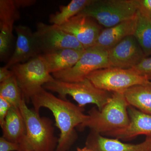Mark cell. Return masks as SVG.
Here are the masks:
<instances>
[{"label": "cell", "mask_w": 151, "mask_h": 151, "mask_svg": "<svg viewBox=\"0 0 151 151\" xmlns=\"http://www.w3.org/2000/svg\"><path fill=\"white\" fill-rule=\"evenodd\" d=\"M19 8L14 0L0 1V57L3 60L7 56L13 40L15 22L19 18Z\"/></svg>", "instance_id": "obj_13"}, {"label": "cell", "mask_w": 151, "mask_h": 151, "mask_svg": "<svg viewBox=\"0 0 151 151\" xmlns=\"http://www.w3.org/2000/svg\"><path fill=\"white\" fill-rule=\"evenodd\" d=\"M14 28L17 35L16 43L13 54L5 65L8 68L16 64L28 61L41 53L34 32L30 28L21 25L15 27Z\"/></svg>", "instance_id": "obj_12"}, {"label": "cell", "mask_w": 151, "mask_h": 151, "mask_svg": "<svg viewBox=\"0 0 151 151\" xmlns=\"http://www.w3.org/2000/svg\"><path fill=\"white\" fill-rule=\"evenodd\" d=\"M132 68L138 74L147 77L149 81L151 80V55L146 57Z\"/></svg>", "instance_id": "obj_23"}, {"label": "cell", "mask_w": 151, "mask_h": 151, "mask_svg": "<svg viewBox=\"0 0 151 151\" xmlns=\"http://www.w3.org/2000/svg\"><path fill=\"white\" fill-rule=\"evenodd\" d=\"M129 105L124 92H113L111 98L101 111L97 108L89 111L88 118L78 127L88 128L92 132L105 135L129 126Z\"/></svg>", "instance_id": "obj_2"}, {"label": "cell", "mask_w": 151, "mask_h": 151, "mask_svg": "<svg viewBox=\"0 0 151 151\" xmlns=\"http://www.w3.org/2000/svg\"><path fill=\"white\" fill-rule=\"evenodd\" d=\"M11 68L26 102L30 101L43 88L42 86L55 79L49 72L41 55Z\"/></svg>", "instance_id": "obj_6"}, {"label": "cell", "mask_w": 151, "mask_h": 151, "mask_svg": "<svg viewBox=\"0 0 151 151\" xmlns=\"http://www.w3.org/2000/svg\"><path fill=\"white\" fill-rule=\"evenodd\" d=\"M85 50L65 49L41 55L49 72L53 73L71 68L78 62Z\"/></svg>", "instance_id": "obj_17"}, {"label": "cell", "mask_w": 151, "mask_h": 151, "mask_svg": "<svg viewBox=\"0 0 151 151\" xmlns=\"http://www.w3.org/2000/svg\"><path fill=\"white\" fill-rule=\"evenodd\" d=\"M137 22V15L134 18L122 22L112 27L102 30L95 45L109 50L125 38L134 35Z\"/></svg>", "instance_id": "obj_16"}, {"label": "cell", "mask_w": 151, "mask_h": 151, "mask_svg": "<svg viewBox=\"0 0 151 151\" xmlns=\"http://www.w3.org/2000/svg\"><path fill=\"white\" fill-rule=\"evenodd\" d=\"M146 57L151 55V20L138 12L137 22L134 35Z\"/></svg>", "instance_id": "obj_21"}, {"label": "cell", "mask_w": 151, "mask_h": 151, "mask_svg": "<svg viewBox=\"0 0 151 151\" xmlns=\"http://www.w3.org/2000/svg\"><path fill=\"white\" fill-rule=\"evenodd\" d=\"M150 83L151 84V81H150Z\"/></svg>", "instance_id": "obj_30"}, {"label": "cell", "mask_w": 151, "mask_h": 151, "mask_svg": "<svg viewBox=\"0 0 151 151\" xmlns=\"http://www.w3.org/2000/svg\"><path fill=\"white\" fill-rule=\"evenodd\" d=\"M0 151H21L19 143L13 142L3 137L0 138Z\"/></svg>", "instance_id": "obj_25"}, {"label": "cell", "mask_w": 151, "mask_h": 151, "mask_svg": "<svg viewBox=\"0 0 151 151\" xmlns=\"http://www.w3.org/2000/svg\"><path fill=\"white\" fill-rule=\"evenodd\" d=\"M145 57L142 47L134 35L125 38L108 50L111 67L132 68Z\"/></svg>", "instance_id": "obj_11"}, {"label": "cell", "mask_w": 151, "mask_h": 151, "mask_svg": "<svg viewBox=\"0 0 151 151\" xmlns=\"http://www.w3.org/2000/svg\"><path fill=\"white\" fill-rule=\"evenodd\" d=\"M138 12L143 16L151 20V0H136Z\"/></svg>", "instance_id": "obj_24"}, {"label": "cell", "mask_w": 151, "mask_h": 151, "mask_svg": "<svg viewBox=\"0 0 151 151\" xmlns=\"http://www.w3.org/2000/svg\"><path fill=\"white\" fill-rule=\"evenodd\" d=\"M128 111L130 119L129 126L105 135L124 140L129 139L140 135L151 137V116L130 105Z\"/></svg>", "instance_id": "obj_15"}, {"label": "cell", "mask_w": 151, "mask_h": 151, "mask_svg": "<svg viewBox=\"0 0 151 151\" xmlns=\"http://www.w3.org/2000/svg\"><path fill=\"white\" fill-rule=\"evenodd\" d=\"M58 26L75 37L85 49L96 45L102 30L101 26L94 19L81 14Z\"/></svg>", "instance_id": "obj_10"}, {"label": "cell", "mask_w": 151, "mask_h": 151, "mask_svg": "<svg viewBox=\"0 0 151 151\" xmlns=\"http://www.w3.org/2000/svg\"><path fill=\"white\" fill-rule=\"evenodd\" d=\"M26 127V136L21 144V151H55L58 139L50 119L41 117L29 109L25 99L19 107Z\"/></svg>", "instance_id": "obj_3"}, {"label": "cell", "mask_w": 151, "mask_h": 151, "mask_svg": "<svg viewBox=\"0 0 151 151\" xmlns=\"http://www.w3.org/2000/svg\"><path fill=\"white\" fill-rule=\"evenodd\" d=\"M11 105L2 97H0V125L2 126L4 122L7 115L8 113Z\"/></svg>", "instance_id": "obj_26"}, {"label": "cell", "mask_w": 151, "mask_h": 151, "mask_svg": "<svg viewBox=\"0 0 151 151\" xmlns=\"http://www.w3.org/2000/svg\"><path fill=\"white\" fill-rule=\"evenodd\" d=\"M86 147L94 151H151V137H147L142 142L134 145L104 137L91 131L86 139Z\"/></svg>", "instance_id": "obj_14"}, {"label": "cell", "mask_w": 151, "mask_h": 151, "mask_svg": "<svg viewBox=\"0 0 151 151\" xmlns=\"http://www.w3.org/2000/svg\"><path fill=\"white\" fill-rule=\"evenodd\" d=\"M43 88L56 92L62 99H66L67 95L71 96L82 108L88 104H94L99 111L107 104L112 94L97 88L87 78L76 82H65L55 78L45 84Z\"/></svg>", "instance_id": "obj_5"}, {"label": "cell", "mask_w": 151, "mask_h": 151, "mask_svg": "<svg viewBox=\"0 0 151 151\" xmlns=\"http://www.w3.org/2000/svg\"><path fill=\"white\" fill-rule=\"evenodd\" d=\"M77 151H94L91 149H89V148L85 146L84 148H77Z\"/></svg>", "instance_id": "obj_29"}, {"label": "cell", "mask_w": 151, "mask_h": 151, "mask_svg": "<svg viewBox=\"0 0 151 151\" xmlns=\"http://www.w3.org/2000/svg\"><path fill=\"white\" fill-rule=\"evenodd\" d=\"M0 97L7 101L12 107L19 108L25 98L14 76L0 83Z\"/></svg>", "instance_id": "obj_22"}, {"label": "cell", "mask_w": 151, "mask_h": 151, "mask_svg": "<svg viewBox=\"0 0 151 151\" xmlns=\"http://www.w3.org/2000/svg\"><path fill=\"white\" fill-rule=\"evenodd\" d=\"M136 0H92L79 14L94 19L109 28L137 15Z\"/></svg>", "instance_id": "obj_4"}, {"label": "cell", "mask_w": 151, "mask_h": 151, "mask_svg": "<svg viewBox=\"0 0 151 151\" xmlns=\"http://www.w3.org/2000/svg\"><path fill=\"white\" fill-rule=\"evenodd\" d=\"M14 1L19 8L32 5L36 2V1L33 0H14Z\"/></svg>", "instance_id": "obj_28"}, {"label": "cell", "mask_w": 151, "mask_h": 151, "mask_svg": "<svg viewBox=\"0 0 151 151\" xmlns=\"http://www.w3.org/2000/svg\"><path fill=\"white\" fill-rule=\"evenodd\" d=\"M92 1L72 0L67 5L60 6L59 12L52 14L50 16L49 21L55 25H61L81 12Z\"/></svg>", "instance_id": "obj_20"}, {"label": "cell", "mask_w": 151, "mask_h": 151, "mask_svg": "<svg viewBox=\"0 0 151 151\" xmlns=\"http://www.w3.org/2000/svg\"><path fill=\"white\" fill-rule=\"evenodd\" d=\"M34 33L38 46L43 54L65 49H85L75 37L55 25L38 23Z\"/></svg>", "instance_id": "obj_9"}, {"label": "cell", "mask_w": 151, "mask_h": 151, "mask_svg": "<svg viewBox=\"0 0 151 151\" xmlns=\"http://www.w3.org/2000/svg\"><path fill=\"white\" fill-rule=\"evenodd\" d=\"M1 127L2 137L6 139L20 145L23 142L26 136V127L19 108L11 107Z\"/></svg>", "instance_id": "obj_18"}, {"label": "cell", "mask_w": 151, "mask_h": 151, "mask_svg": "<svg viewBox=\"0 0 151 151\" xmlns=\"http://www.w3.org/2000/svg\"><path fill=\"white\" fill-rule=\"evenodd\" d=\"M110 67L108 50L95 45L86 49L74 66L71 68L52 73L55 79L65 82L83 81L95 70Z\"/></svg>", "instance_id": "obj_8"}, {"label": "cell", "mask_w": 151, "mask_h": 151, "mask_svg": "<svg viewBox=\"0 0 151 151\" xmlns=\"http://www.w3.org/2000/svg\"><path fill=\"white\" fill-rule=\"evenodd\" d=\"M13 72L8 68L4 66L0 68V83L14 76Z\"/></svg>", "instance_id": "obj_27"}, {"label": "cell", "mask_w": 151, "mask_h": 151, "mask_svg": "<svg viewBox=\"0 0 151 151\" xmlns=\"http://www.w3.org/2000/svg\"><path fill=\"white\" fill-rule=\"evenodd\" d=\"M30 100L36 113H39L41 108H45L50 110L54 116L55 125L60 132L55 151H69L76 139L75 128L88 118V115L84 113L83 108L66 99L56 97L44 88Z\"/></svg>", "instance_id": "obj_1"}, {"label": "cell", "mask_w": 151, "mask_h": 151, "mask_svg": "<svg viewBox=\"0 0 151 151\" xmlns=\"http://www.w3.org/2000/svg\"><path fill=\"white\" fill-rule=\"evenodd\" d=\"M86 78L97 88L112 92H124L132 86L148 84L150 81L132 68H102L89 73Z\"/></svg>", "instance_id": "obj_7"}, {"label": "cell", "mask_w": 151, "mask_h": 151, "mask_svg": "<svg viewBox=\"0 0 151 151\" xmlns=\"http://www.w3.org/2000/svg\"><path fill=\"white\" fill-rule=\"evenodd\" d=\"M127 103L139 111L151 116V84L132 86L124 92Z\"/></svg>", "instance_id": "obj_19"}]
</instances>
